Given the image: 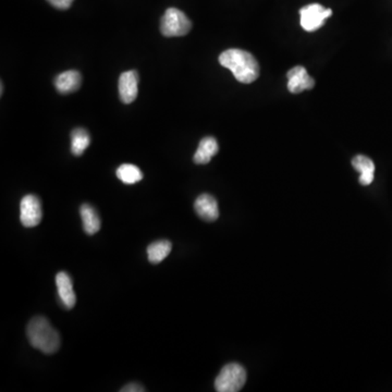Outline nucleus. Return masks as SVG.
Instances as JSON below:
<instances>
[{"instance_id": "obj_14", "label": "nucleus", "mask_w": 392, "mask_h": 392, "mask_svg": "<svg viewBox=\"0 0 392 392\" xmlns=\"http://www.w3.org/2000/svg\"><path fill=\"white\" fill-rule=\"evenodd\" d=\"M82 221H83L84 230L88 234L93 235L100 230L102 222L96 209L92 205L83 204L80 208Z\"/></svg>"}, {"instance_id": "obj_15", "label": "nucleus", "mask_w": 392, "mask_h": 392, "mask_svg": "<svg viewBox=\"0 0 392 392\" xmlns=\"http://www.w3.org/2000/svg\"><path fill=\"white\" fill-rule=\"evenodd\" d=\"M172 249V242L168 240H158L148 245V256L150 264L157 265L162 263L170 254Z\"/></svg>"}, {"instance_id": "obj_2", "label": "nucleus", "mask_w": 392, "mask_h": 392, "mask_svg": "<svg viewBox=\"0 0 392 392\" xmlns=\"http://www.w3.org/2000/svg\"><path fill=\"white\" fill-rule=\"evenodd\" d=\"M26 335L32 347L43 352L44 355H54L61 345L59 333L43 316L31 319L26 328Z\"/></svg>"}, {"instance_id": "obj_10", "label": "nucleus", "mask_w": 392, "mask_h": 392, "mask_svg": "<svg viewBox=\"0 0 392 392\" xmlns=\"http://www.w3.org/2000/svg\"><path fill=\"white\" fill-rule=\"evenodd\" d=\"M194 208L196 214L203 220L212 221L217 220L219 217L218 203L216 198L212 195L202 194L196 198L194 203Z\"/></svg>"}, {"instance_id": "obj_18", "label": "nucleus", "mask_w": 392, "mask_h": 392, "mask_svg": "<svg viewBox=\"0 0 392 392\" xmlns=\"http://www.w3.org/2000/svg\"><path fill=\"white\" fill-rule=\"evenodd\" d=\"M50 5L60 10H67L71 7L74 0H47Z\"/></svg>"}, {"instance_id": "obj_6", "label": "nucleus", "mask_w": 392, "mask_h": 392, "mask_svg": "<svg viewBox=\"0 0 392 392\" xmlns=\"http://www.w3.org/2000/svg\"><path fill=\"white\" fill-rule=\"evenodd\" d=\"M43 218L41 201L33 194L25 195L20 203V220L25 228H33L41 224Z\"/></svg>"}, {"instance_id": "obj_16", "label": "nucleus", "mask_w": 392, "mask_h": 392, "mask_svg": "<svg viewBox=\"0 0 392 392\" xmlns=\"http://www.w3.org/2000/svg\"><path fill=\"white\" fill-rule=\"evenodd\" d=\"M90 144V136L85 129L78 128L72 131L71 152L74 156H81Z\"/></svg>"}, {"instance_id": "obj_11", "label": "nucleus", "mask_w": 392, "mask_h": 392, "mask_svg": "<svg viewBox=\"0 0 392 392\" xmlns=\"http://www.w3.org/2000/svg\"><path fill=\"white\" fill-rule=\"evenodd\" d=\"M82 76L76 70L62 72L56 78L55 85L61 94L73 93L81 86Z\"/></svg>"}, {"instance_id": "obj_9", "label": "nucleus", "mask_w": 392, "mask_h": 392, "mask_svg": "<svg viewBox=\"0 0 392 392\" xmlns=\"http://www.w3.org/2000/svg\"><path fill=\"white\" fill-rule=\"evenodd\" d=\"M138 72L126 71L120 76L119 95L124 104H131L138 97Z\"/></svg>"}, {"instance_id": "obj_4", "label": "nucleus", "mask_w": 392, "mask_h": 392, "mask_svg": "<svg viewBox=\"0 0 392 392\" xmlns=\"http://www.w3.org/2000/svg\"><path fill=\"white\" fill-rule=\"evenodd\" d=\"M192 29L190 19L177 8H169L160 21V32L166 37L184 36Z\"/></svg>"}, {"instance_id": "obj_5", "label": "nucleus", "mask_w": 392, "mask_h": 392, "mask_svg": "<svg viewBox=\"0 0 392 392\" xmlns=\"http://www.w3.org/2000/svg\"><path fill=\"white\" fill-rule=\"evenodd\" d=\"M301 26L307 32H315L321 29L326 20L333 16V10L327 9L319 4H311L299 10Z\"/></svg>"}, {"instance_id": "obj_8", "label": "nucleus", "mask_w": 392, "mask_h": 392, "mask_svg": "<svg viewBox=\"0 0 392 392\" xmlns=\"http://www.w3.org/2000/svg\"><path fill=\"white\" fill-rule=\"evenodd\" d=\"M56 285H57L60 302L62 303L64 309H73L76 304V297L72 285L71 277L64 271L58 273L56 275Z\"/></svg>"}, {"instance_id": "obj_20", "label": "nucleus", "mask_w": 392, "mask_h": 392, "mask_svg": "<svg viewBox=\"0 0 392 392\" xmlns=\"http://www.w3.org/2000/svg\"><path fill=\"white\" fill-rule=\"evenodd\" d=\"M4 93V85L3 83H1V95H3Z\"/></svg>"}, {"instance_id": "obj_3", "label": "nucleus", "mask_w": 392, "mask_h": 392, "mask_svg": "<svg viewBox=\"0 0 392 392\" xmlns=\"http://www.w3.org/2000/svg\"><path fill=\"white\" fill-rule=\"evenodd\" d=\"M247 381V371L238 363L227 364L215 381V389L218 392H238Z\"/></svg>"}, {"instance_id": "obj_1", "label": "nucleus", "mask_w": 392, "mask_h": 392, "mask_svg": "<svg viewBox=\"0 0 392 392\" xmlns=\"http://www.w3.org/2000/svg\"><path fill=\"white\" fill-rule=\"evenodd\" d=\"M219 64L232 72L241 83L250 84L259 76V66L254 56L242 49L226 50L219 56Z\"/></svg>"}, {"instance_id": "obj_7", "label": "nucleus", "mask_w": 392, "mask_h": 392, "mask_svg": "<svg viewBox=\"0 0 392 392\" xmlns=\"http://www.w3.org/2000/svg\"><path fill=\"white\" fill-rule=\"evenodd\" d=\"M287 90L292 94H299L305 90H311L315 86V80L309 76L302 66H297L289 70L287 74Z\"/></svg>"}, {"instance_id": "obj_13", "label": "nucleus", "mask_w": 392, "mask_h": 392, "mask_svg": "<svg viewBox=\"0 0 392 392\" xmlns=\"http://www.w3.org/2000/svg\"><path fill=\"white\" fill-rule=\"evenodd\" d=\"M219 146L216 138L207 136L201 141L198 150L195 152L193 160L195 164L206 165L212 160L213 157L218 153Z\"/></svg>"}, {"instance_id": "obj_17", "label": "nucleus", "mask_w": 392, "mask_h": 392, "mask_svg": "<svg viewBox=\"0 0 392 392\" xmlns=\"http://www.w3.org/2000/svg\"><path fill=\"white\" fill-rule=\"evenodd\" d=\"M117 177L124 184H136L143 179V174L138 167L134 165L124 164L117 169Z\"/></svg>"}, {"instance_id": "obj_19", "label": "nucleus", "mask_w": 392, "mask_h": 392, "mask_svg": "<svg viewBox=\"0 0 392 392\" xmlns=\"http://www.w3.org/2000/svg\"><path fill=\"white\" fill-rule=\"evenodd\" d=\"M121 392H143L146 391L145 388L143 387V386L138 385L136 383H131L129 385L124 386L121 390Z\"/></svg>"}, {"instance_id": "obj_12", "label": "nucleus", "mask_w": 392, "mask_h": 392, "mask_svg": "<svg viewBox=\"0 0 392 392\" xmlns=\"http://www.w3.org/2000/svg\"><path fill=\"white\" fill-rule=\"evenodd\" d=\"M352 166L360 172V183L362 186H369L374 181L375 174V164L373 160L364 155H357L352 160Z\"/></svg>"}]
</instances>
